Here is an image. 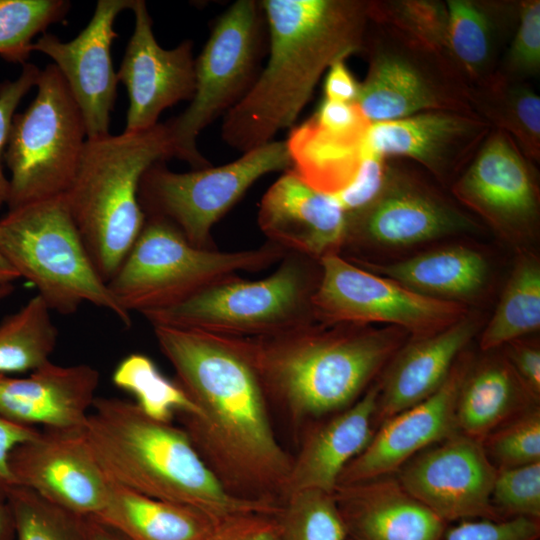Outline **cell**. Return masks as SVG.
<instances>
[{
  "mask_svg": "<svg viewBox=\"0 0 540 540\" xmlns=\"http://www.w3.org/2000/svg\"><path fill=\"white\" fill-rule=\"evenodd\" d=\"M492 128L474 113L431 110L372 123L363 149L384 159L408 160L441 185H450L472 160Z\"/></svg>",
  "mask_w": 540,
  "mask_h": 540,
  "instance_id": "cell-17",
  "label": "cell"
},
{
  "mask_svg": "<svg viewBox=\"0 0 540 540\" xmlns=\"http://www.w3.org/2000/svg\"><path fill=\"white\" fill-rule=\"evenodd\" d=\"M93 517L130 540H223L248 516L220 519L193 506L148 497L110 482L108 501Z\"/></svg>",
  "mask_w": 540,
  "mask_h": 540,
  "instance_id": "cell-28",
  "label": "cell"
},
{
  "mask_svg": "<svg viewBox=\"0 0 540 540\" xmlns=\"http://www.w3.org/2000/svg\"><path fill=\"white\" fill-rule=\"evenodd\" d=\"M286 141H271L224 165L190 172L171 171L165 162L142 176L138 198L145 217L171 223L193 246L217 249L211 230L261 177L290 170Z\"/></svg>",
  "mask_w": 540,
  "mask_h": 540,
  "instance_id": "cell-13",
  "label": "cell"
},
{
  "mask_svg": "<svg viewBox=\"0 0 540 540\" xmlns=\"http://www.w3.org/2000/svg\"><path fill=\"white\" fill-rule=\"evenodd\" d=\"M132 4L133 0H99L89 23L74 39L64 42L43 33L32 44V51L50 57L64 78L81 111L87 139L110 134L119 82L111 58L118 37L114 23Z\"/></svg>",
  "mask_w": 540,
  "mask_h": 540,
  "instance_id": "cell-19",
  "label": "cell"
},
{
  "mask_svg": "<svg viewBox=\"0 0 540 540\" xmlns=\"http://www.w3.org/2000/svg\"><path fill=\"white\" fill-rule=\"evenodd\" d=\"M13 283L0 285V303L13 294Z\"/></svg>",
  "mask_w": 540,
  "mask_h": 540,
  "instance_id": "cell-54",
  "label": "cell"
},
{
  "mask_svg": "<svg viewBox=\"0 0 540 540\" xmlns=\"http://www.w3.org/2000/svg\"><path fill=\"white\" fill-rule=\"evenodd\" d=\"M503 354L472 362L456 402L457 431L482 441L494 429L538 406Z\"/></svg>",
  "mask_w": 540,
  "mask_h": 540,
  "instance_id": "cell-30",
  "label": "cell"
},
{
  "mask_svg": "<svg viewBox=\"0 0 540 540\" xmlns=\"http://www.w3.org/2000/svg\"><path fill=\"white\" fill-rule=\"evenodd\" d=\"M171 158L165 123L86 140L64 197L92 262L106 283L145 223L138 198L143 174L155 163Z\"/></svg>",
  "mask_w": 540,
  "mask_h": 540,
  "instance_id": "cell-5",
  "label": "cell"
},
{
  "mask_svg": "<svg viewBox=\"0 0 540 540\" xmlns=\"http://www.w3.org/2000/svg\"><path fill=\"white\" fill-rule=\"evenodd\" d=\"M491 502L501 519L540 520V462L497 470Z\"/></svg>",
  "mask_w": 540,
  "mask_h": 540,
  "instance_id": "cell-42",
  "label": "cell"
},
{
  "mask_svg": "<svg viewBox=\"0 0 540 540\" xmlns=\"http://www.w3.org/2000/svg\"><path fill=\"white\" fill-rule=\"evenodd\" d=\"M286 253L270 242L239 251L198 248L168 221L146 217L107 285L124 311L144 314L180 304L239 272L269 268Z\"/></svg>",
  "mask_w": 540,
  "mask_h": 540,
  "instance_id": "cell-7",
  "label": "cell"
},
{
  "mask_svg": "<svg viewBox=\"0 0 540 540\" xmlns=\"http://www.w3.org/2000/svg\"><path fill=\"white\" fill-rule=\"evenodd\" d=\"M496 472L482 441L456 432L415 455L395 475L413 497L448 523L501 519L491 502Z\"/></svg>",
  "mask_w": 540,
  "mask_h": 540,
  "instance_id": "cell-16",
  "label": "cell"
},
{
  "mask_svg": "<svg viewBox=\"0 0 540 540\" xmlns=\"http://www.w3.org/2000/svg\"><path fill=\"white\" fill-rule=\"evenodd\" d=\"M474 114L492 129L507 133L533 163L540 162V97L529 82H516L494 74L469 87Z\"/></svg>",
  "mask_w": 540,
  "mask_h": 540,
  "instance_id": "cell-32",
  "label": "cell"
},
{
  "mask_svg": "<svg viewBox=\"0 0 540 540\" xmlns=\"http://www.w3.org/2000/svg\"><path fill=\"white\" fill-rule=\"evenodd\" d=\"M37 93L12 119L4 161L9 179L8 210L64 195L87 140L85 123L54 64L40 70Z\"/></svg>",
  "mask_w": 540,
  "mask_h": 540,
  "instance_id": "cell-10",
  "label": "cell"
},
{
  "mask_svg": "<svg viewBox=\"0 0 540 540\" xmlns=\"http://www.w3.org/2000/svg\"><path fill=\"white\" fill-rule=\"evenodd\" d=\"M99 381V371L88 364L51 361L27 377L0 374V416L44 430L83 431Z\"/></svg>",
  "mask_w": 540,
  "mask_h": 540,
  "instance_id": "cell-23",
  "label": "cell"
},
{
  "mask_svg": "<svg viewBox=\"0 0 540 540\" xmlns=\"http://www.w3.org/2000/svg\"><path fill=\"white\" fill-rule=\"evenodd\" d=\"M91 409L83 436L110 482L220 519L278 513L280 505L228 492L182 427L155 420L135 402L116 397L96 396Z\"/></svg>",
  "mask_w": 540,
  "mask_h": 540,
  "instance_id": "cell-4",
  "label": "cell"
},
{
  "mask_svg": "<svg viewBox=\"0 0 540 540\" xmlns=\"http://www.w3.org/2000/svg\"><path fill=\"white\" fill-rule=\"evenodd\" d=\"M319 263L321 277L312 298L318 323H384L419 338L437 333L469 313L465 304L423 296L339 254L328 255Z\"/></svg>",
  "mask_w": 540,
  "mask_h": 540,
  "instance_id": "cell-14",
  "label": "cell"
},
{
  "mask_svg": "<svg viewBox=\"0 0 540 540\" xmlns=\"http://www.w3.org/2000/svg\"><path fill=\"white\" fill-rule=\"evenodd\" d=\"M367 130L333 131L309 118L285 140L292 163L290 170L312 188L336 194L352 182L368 155L363 149Z\"/></svg>",
  "mask_w": 540,
  "mask_h": 540,
  "instance_id": "cell-31",
  "label": "cell"
},
{
  "mask_svg": "<svg viewBox=\"0 0 540 540\" xmlns=\"http://www.w3.org/2000/svg\"><path fill=\"white\" fill-rule=\"evenodd\" d=\"M333 496L346 540H442L447 529L395 474L338 485Z\"/></svg>",
  "mask_w": 540,
  "mask_h": 540,
  "instance_id": "cell-26",
  "label": "cell"
},
{
  "mask_svg": "<svg viewBox=\"0 0 540 540\" xmlns=\"http://www.w3.org/2000/svg\"><path fill=\"white\" fill-rule=\"evenodd\" d=\"M386 170L387 159L373 154L364 157L352 182L332 195L345 214L365 207L376 197L384 183Z\"/></svg>",
  "mask_w": 540,
  "mask_h": 540,
  "instance_id": "cell-45",
  "label": "cell"
},
{
  "mask_svg": "<svg viewBox=\"0 0 540 540\" xmlns=\"http://www.w3.org/2000/svg\"><path fill=\"white\" fill-rule=\"evenodd\" d=\"M446 53L468 87L493 76L519 21L520 0H446Z\"/></svg>",
  "mask_w": 540,
  "mask_h": 540,
  "instance_id": "cell-27",
  "label": "cell"
},
{
  "mask_svg": "<svg viewBox=\"0 0 540 540\" xmlns=\"http://www.w3.org/2000/svg\"><path fill=\"white\" fill-rule=\"evenodd\" d=\"M6 502L17 540H86L83 516L52 504L27 487L13 485Z\"/></svg>",
  "mask_w": 540,
  "mask_h": 540,
  "instance_id": "cell-38",
  "label": "cell"
},
{
  "mask_svg": "<svg viewBox=\"0 0 540 540\" xmlns=\"http://www.w3.org/2000/svg\"><path fill=\"white\" fill-rule=\"evenodd\" d=\"M0 253L51 312L70 315L90 303L131 325L95 268L64 195L8 210L0 219Z\"/></svg>",
  "mask_w": 540,
  "mask_h": 540,
  "instance_id": "cell-6",
  "label": "cell"
},
{
  "mask_svg": "<svg viewBox=\"0 0 540 540\" xmlns=\"http://www.w3.org/2000/svg\"><path fill=\"white\" fill-rule=\"evenodd\" d=\"M258 225L267 242L319 262L340 254L346 214L332 195L312 188L287 170L263 195Z\"/></svg>",
  "mask_w": 540,
  "mask_h": 540,
  "instance_id": "cell-22",
  "label": "cell"
},
{
  "mask_svg": "<svg viewBox=\"0 0 540 540\" xmlns=\"http://www.w3.org/2000/svg\"><path fill=\"white\" fill-rule=\"evenodd\" d=\"M449 192L504 241L520 245L535 238L540 219L536 164L507 133L490 130Z\"/></svg>",
  "mask_w": 540,
  "mask_h": 540,
  "instance_id": "cell-15",
  "label": "cell"
},
{
  "mask_svg": "<svg viewBox=\"0 0 540 540\" xmlns=\"http://www.w3.org/2000/svg\"><path fill=\"white\" fill-rule=\"evenodd\" d=\"M14 485L27 487L79 516H95L106 505L110 482L80 432L41 430L9 455Z\"/></svg>",
  "mask_w": 540,
  "mask_h": 540,
  "instance_id": "cell-18",
  "label": "cell"
},
{
  "mask_svg": "<svg viewBox=\"0 0 540 540\" xmlns=\"http://www.w3.org/2000/svg\"><path fill=\"white\" fill-rule=\"evenodd\" d=\"M15 526L7 502L0 501V540H15Z\"/></svg>",
  "mask_w": 540,
  "mask_h": 540,
  "instance_id": "cell-52",
  "label": "cell"
},
{
  "mask_svg": "<svg viewBox=\"0 0 540 540\" xmlns=\"http://www.w3.org/2000/svg\"><path fill=\"white\" fill-rule=\"evenodd\" d=\"M499 76L516 82H529L540 75V1L520 0L519 21L503 53Z\"/></svg>",
  "mask_w": 540,
  "mask_h": 540,
  "instance_id": "cell-41",
  "label": "cell"
},
{
  "mask_svg": "<svg viewBox=\"0 0 540 540\" xmlns=\"http://www.w3.org/2000/svg\"><path fill=\"white\" fill-rule=\"evenodd\" d=\"M69 8L65 0H0V57L27 63L33 39L62 21Z\"/></svg>",
  "mask_w": 540,
  "mask_h": 540,
  "instance_id": "cell-36",
  "label": "cell"
},
{
  "mask_svg": "<svg viewBox=\"0 0 540 540\" xmlns=\"http://www.w3.org/2000/svg\"><path fill=\"white\" fill-rule=\"evenodd\" d=\"M19 278L20 277L15 269L0 253V285L13 283Z\"/></svg>",
  "mask_w": 540,
  "mask_h": 540,
  "instance_id": "cell-53",
  "label": "cell"
},
{
  "mask_svg": "<svg viewBox=\"0 0 540 540\" xmlns=\"http://www.w3.org/2000/svg\"><path fill=\"white\" fill-rule=\"evenodd\" d=\"M281 540H346L333 493L303 490L284 498L277 513Z\"/></svg>",
  "mask_w": 540,
  "mask_h": 540,
  "instance_id": "cell-37",
  "label": "cell"
},
{
  "mask_svg": "<svg viewBox=\"0 0 540 540\" xmlns=\"http://www.w3.org/2000/svg\"><path fill=\"white\" fill-rule=\"evenodd\" d=\"M439 185L418 165L387 159L379 193L365 207L346 214L340 254L347 251L343 258L353 262L377 251L478 233L483 228L479 220Z\"/></svg>",
  "mask_w": 540,
  "mask_h": 540,
  "instance_id": "cell-11",
  "label": "cell"
},
{
  "mask_svg": "<svg viewBox=\"0 0 540 540\" xmlns=\"http://www.w3.org/2000/svg\"><path fill=\"white\" fill-rule=\"evenodd\" d=\"M479 326V318L469 312L437 333L409 337L377 379L376 428L434 394L449 377Z\"/></svg>",
  "mask_w": 540,
  "mask_h": 540,
  "instance_id": "cell-25",
  "label": "cell"
},
{
  "mask_svg": "<svg viewBox=\"0 0 540 540\" xmlns=\"http://www.w3.org/2000/svg\"><path fill=\"white\" fill-rule=\"evenodd\" d=\"M354 265L423 296L462 304L484 289L489 273L483 254L464 245L439 247L394 262Z\"/></svg>",
  "mask_w": 540,
  "mask_h": 540,
  "instance_id": "cell-29",
  "label": "cell"
},
{
  "mask_svg": "<svg viewBox=\"0 0 540 540\" xmlns=\"http://www.w3.org/2000/svg\"><path fill=\"white\" fill-rule=\"evenodd\" d=\"M540 520L515 517L466 519L446 529L442 540H538Z\"/></svg>",
  "mask_w": 540,
  "mask_h": 540,
  "instance_id": "cell-43",
  "label": "cell"
},
{
  "mask_svg": "<svg viewBox=\"0 0 540 540\" xmlns=\"http://www.w3.org/2000/svg\"><path fill=\"white\" fill-rule=\"evenodd\" d=\"M472 362L464 351L434 394L380 424L366 448L343 469L337 486L395 474L415 455L458 432L456 402Z\"/></svg>",
  "mask_w": 540,
  "mask_h": 540,
  "instance_id": "cell-21",
  "label": "cell"
},
{
  "mask_svg": "<svg viewBox=\"0 0 540 540\" xmlns=\"http://www.w3.org/2000/svg\"><path fill=\"white\" fill-rule=\"evenodd\" d=\"M368 17L372 23L393 27L446 53L445 1L368 0Z\"/></svg>",
  "mask_w": 540,
  "mask_h": 540,
  "instance_id": "cell-39",
  "label": "cell"
},
{
  "mask_svg": "<svg viewBox=\"0 0 540 540\" xmlns=\"http://www.w3.org/2000/svg\"><path fill=\"white\" fill-rule=\"evenodd\" d=\"M320 263L286 253L260 280L233 276L175 306L142 314L154 325L206 334L253 338L289 331L315 321L312 298Z\"/></svg>",
  "mask_w": 540,
  "mask_h": 540,
  "instance_id": "cell-8",
  "label": "cell"
},
{
  "mask_svg": "<svg viewBox=\"0 0 540 540\" xmlns=\"http://www.w3.org/2000/svg\"><path fill=\"white\" fill-rule=\"evenodd\" d=\"M130 9L134 30L117 72L129 98L126 132L155 126L165 109L190 101L195 91L193 42L187 39L175 48H162L155 39L145 1L133 0Z\"/></svg>",
  "mask_w": 540,
  "mask_h": 540,
  "instance_id": "cell-20",
  "label": "cell"
},
{
  "mask_svg": "<svg viewBox=\"0 0 540 540\" xmlns=\"http://www.w3.org/2000/svg\"><path fill=\"white\" fill-rule=\"evenodd\" d=\"M152 327L176 382L198 408L195 416H177L205 463L232 495L280 505L292 456L278 440L246 353L231 337Z\"/></svg>",
  "mask_w": 540,
  "mask_h": 540,
  "instance_id": "cell-1",
  "label": "cell"
},
{
  "mask_svg": "<svg viewBox=\"0 0 540 540\" xmlns=\"http://www.w3.org/2000/svg\"><path fill=\"white\" fill-rule=\"evenodd\" d=\"M268 51L261 1L238 0L214 22L195 59V91L188 107L165 122L173 158L193 169L210 167L197 139L203 129L238 104L256 82Z\"/></svg>",
  "mask_w": 540,
  "mask_h": 540,
  "instance_id": "cell-9",
  "label": "cell"
},
{
  "mask_svg": "<svg viewBox=\"0 0 540 540\" xmlns=\"http://www.w3.org/2000/svg\"><path fill=\"white\" fill-rule=\"evenodd\" d=\"M362 53L368 70L356 104L370 123L431 110L473 113L469 87L443 51L369 22Z\"/></svg>",
  "mask_w": 540,
  "mask_h": 540,
  "instance_id": "cell-12",
  "label": "cell"
},
{
  "mask_svg": "<svg viewBox=\"0 0 540 540\" xmlns=\"http://www.w3.org/2000/svg\"><path fill=\"white\" fill-rule=\"evenodd\" d=\"M112 381L131 393L138 407L155 420L172 422L177 414L195 416L199 412L181 386L166 378L144 354L132 353L122 359Z\"/></svg>",
  "mask_w": 540,
  "mask_h": 540,
  "instance_id": "cell-35",
  "label": "cell"
},
{
  "mask_svg": "<svg viewBox=\"0 0 540 540\" xmlns=\"http://www.w3.org/2000/svg\"><path fill=\"white\" fill-rule=\"evenodd\" d=\"M41 430L18 424L0 416V501L6 502L7 494L14 485L9 469V455L19 444L32 440Z\"/></svg>",
  "mask_w": 540,
  "mask_h": 540,
  "instance_id": "cell-48",
  "label": "cell"
},
{
  "mask_svg": "<svg viewBox=\"0 0 540 540\" xmlns=\"http://www.w3.org/2000/svg\"><path fill=\"white\" fill-rule=\"evenodd\" d=\"M267 61L223 118L221 136L243 153L292 127L335 61L362 52L368 0H263Z\"/></svg>",
  "mask_w": 540,
  "mask_h": 540,
  "instance_id": "cell-2",
  "label": "cell"
},
{
  "mask_svg": "<svg viewBox=\"0 0 540 540\" xmlns=\"http://www.w3.org/2000/svg\"><path fill=\"white\" fill-rule=\"evenodd\" d=\"M51 310L35 295L0 323V374L32 372L50 360L58 330Z\"/></svg>",
  "mask_w": 540,
  "mask_h": 540,
  "instance_id": "cell-34",
  "label": "cell"
},
{
  "mask_svg": "<svg viewBox=\"0 0 540 540\" xmlns=\"http://www.w3.org/2000/svg\"><path fill=\"white\" fill-rule=\"evenodd\" d=\"M40 69L25 63L20 75L13 81L5 80L0 83V208L8 202L9 179L4 175L2 159L7 147L10 128L15 110L24 96L36 86Z\"/></svg>",
  "mask_w": 540,
  "mask_h": 540,
  "instance_id": "cell-44",
  "label": "cell"
},
{
  "mask_svg": "<svg viewBox=\"0 0 540 540\" xmlns=\"http://www.w3.org/2000/svg\"><path fill=\"white\" fill-rule=\"evenodd\" d=\"M377 381L348 408L303 428L292 456L284 497L303 491L333 493L343 469L369 444L376 430Z\"/></svg>",
  "mask_w": 540,
  "mask_h": 540,
  "instance_id": "cell-24",
  "label": "cell"
},
{
  "mask_svg": "<svg viewBox=\"0 0 540 540\" xmlns=\"http://www.w3.org/2000/svg\"><path fill=\"white\" fill-rule=\"evenodd\" d=\"M317 124L333 131H365L372 124L356 103H344L323 98L311 117Z\"/></svg>",
  "mask_w": 540,
  "mask_h": 540,
  "instance_id": "cell-47",
  "label": "cell"
},
{
  "mask_svg": "<svg viewBox=\"0 0 540 540\" xmlns=\"http://www.w3.org/2000/svg\"><path fill=\"white\" fill-rule=\"evenodd\" d=\"M324 98L344 103H356L360 82L356 80L345 63V59L335 61L327 70L324 80Z\"/></svg>",
  "mask_w": 540,
  "mask_h": 540,
  "instance_id": "cell-49",
  "label": "cell"
},
{
  "mask_svg": "<svg viewBox=\"0 0 540 540\" xmlns=\"http://www.w3.org/2000/svg\"><path fill=\"white\" fill-rule=\"evenodd\" d=\"M231 338L254 366L271 409L284 413L300 434L359 400L409 335L395 326L313 322L274 335Z\"/></svg>",
  "mask_w": 540,
  "mask_h": 540,
  "instance_id": "cell-3",
  "label": "cell"
},
{
  "mask_svg": "<svg viewBox=\"0 0 540 540\" xmlns=\"http://www.w3.org/2000/svg\"><path fill=\"white\" fill-rule=\"evenodd\" d=\"M540 328V264L531 254L517 261L491 319L479 341L492 352Z\"/></svg>",
  "mask_w": 540,
  "mask_h": 540,
  "instance_id": "cell-33",
  "label": "cell"
},
{
  "mask_svg": "<svg viewBox=\"0 0 540 540\" xmlns=\"http://www.w3.org/2000/svg\"><path fill=\"white\" fill-rule=\"evenodd\" d=\"M223 540H281L277 514H255L245 517Z\"/></svg>",
  "mask_w": 540,
  "mask_h": 540,
  "instance_id": "cell-50",
  "label": "cell"
},
{
  "mask_svg": "<svg viewBox=\"0 0 540 540\" xmlns=\"http://www.w3.org/2000/svg\"><path fill=\"white\" fill-rule=\"evenodd\" d=\"M482 444L496 470L540 462L539 405L494 429Z\"/></svg>",
  "mask_w": 540,
  "mask_h": 540,
  "instance_id": "cell-40",
  "label": "cell"
},
{
  "mask_svg": "<svg viewBox=\"0 0 540 540\" xmlns=\"http://www.w3.org/2000/svg\"><path fill=\"white\" fill-rule=\"evenodd\" d=\"M503 355L528 393L540 401V348L534 342L517 339L504 345Z\"/></svg>",
  "mask_w": 540,
  "mask_h": 540,
  "instance_id": "cell-46",
  "label": "cell"
},
{
  "mask_svg": "<svg viewBox=\"0 0 540 540\" xmlns=\"http://www.w3.org/2000/svg\"><path fill=\"white\" fill-rule=\"evenodd\" d=\"M83 522L86 540H130L116 528L93 516H85Z\"/></svg>",
  "mask_w": 540,
  "mask_h": 540,
  "instance_id": "cell-51",
  "label": "cell"
}]
</instances>
